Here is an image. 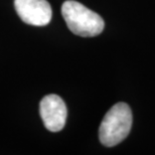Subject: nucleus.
Wrapping results in <instances>:
<instances>
[{"label": "nucleus", "instance_id": "nucleus-1", "mask_svg": "<svg viewBox=\"0 0 155 155\" xmlns=\"http://www.w3.org/2000/svg\"><path fill=\"white\" fill-rule=\"evenodd\" d=\"M61 14L71 31L83 38L99 35L105 27V22L100 15L74 0L64 2Z\"/></svg>", "mask_w": 155, "mask_h": 155}, {"label": "nucleus", "instance_id": "nucleus-2", "mask_svg": "<svg viewBox=\"0 0 155 155\" xmlns=\"http://www.w3.org/2000/svg\"><path fill=\"white\" fill-rule=\"evenodd\" d=\"M132 111L126 103L120 102L105 115L99 129V138L104 146L113 147L128 136L132 127Z\"/></svg>", "mask_w": 155, "mask_h": 155}, {"label": "nucleus", "instance_id": "nucleus-3", "mask_svg": "<svg viewBox=\"0 0 155 155\" xmlns=\"http://www.w3.org/2000/svg\"><path fill=\"white\" fill-rule=\"evenodd\" d=\"M39 112L45 127L51 132H58L66 125L68 110L60 96L51 94L45 96L40 102Z\"/></svg>", "mask_w": 155, "mask_h": 155}, {"label": "nucleus", "instance_id": "nucleus-4", "mask_svg": "<svg viewBox=\"0 0 155 155\" xmlns=\"http://www.w3.org/2000/svg\"><path fill=\"white\" fill-rule=\"evenodd\" d=\"M14 6L21 20L27 24L43 26L51 19L52 10L46 0H14Z\"/></svg>", "mask_w": 155, "mask_h": 155}]
</instances>
